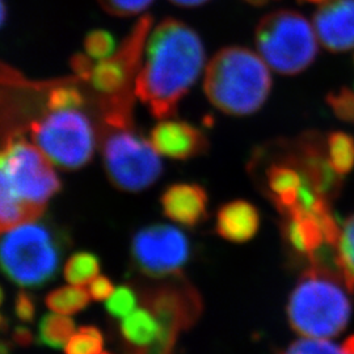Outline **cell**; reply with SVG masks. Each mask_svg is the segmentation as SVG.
Returning <instances> with one entry per match:
<instances>
[{
  "label": "cell",
  "mask_w": 354,
  "mask_h": 354,
  "mask_svg": "<svg viewBox=\"0 0 354 354\" xmlns=\"http://www.w3.org/2000/svg\"><path fill=\"white\" fill-rule=\"evenodd\" d=\"M203 64L205 48L197 32L181 20L167 17L147 38L136 96L155 118H171L197 82Z\"/></svg>",
  "instance_id": "1"
},
{
  "label": "cell",
  "mask_w": 354,
  "mask_h": 354,
  "mask_svg": "<svg viewBox=\"0 0 354 354\" xmlns=\"http://www.w3.org/2000/svg\"><path fill=\"white\" fill-rule=\"evenodd\" d=\"M354 289L339 266L322 256L310 261L288 302L291 328L308 339L335 337L346 327Z\"/></svg>",
  "instance_id": "2"
},
{
  "label": "cell",
  "mask_w": 354,
  "mask_h": 354,
  "mask_svg": "<svg viewBox=\"0 0 354 354\" xmlns=\"http://www.w3.org/2000/svg\"><path fill=\"white\" fill-rule=\"evenodd\" d=\"M203 89L209 102L223 113L248 115L257 112L272 89L264 59L243 46L218 51L207 64Z\"/></svg>",
  "instance_id": "3"
},
{
  "label": "cell",
  "mask_w": 354,
  "mask_h": 354,
  "mask_svg": "<svg viewBox=\"0 0 354 354\" xmlns=\"http://www.w3.org/2000/svg\"><path fill=\"white\" fill-rule=\"evenodd\" d=\"M64 234L37 219L0 238V272L21 288H41L57 276L64 256Z\"/></svg>",
  "instance_id": "4"
},
{
  "label": "cell",
  "mask_w": 354,
  "mask_h": 354,
  "mask_svg": "<svg viewBox=\"0 0 354 354\" xmlns=\"http://www.w3.org/2000/svg\"><path fill=\"white\" fill-rule=\"evenodd\" d=\"M102 163L117 189L137 193L147 189L160 177L163 165L150 140L142 137L134 122L102 125Z\"/></svg>",
  "instance_id": "5"
},
{
  "label": "cell",
  "mask_w": 354,
  "mask_h": 354,
  "mask_svg": "<svg viewBox=\"0 0 354 354\" xmlns=\"http://www.w3.org/2000/svg\"><path fill=\"white\" fill-rule=\"evenodd\" d=\"M152 16H142L113 55L92 62L87 82L97 92L99 111H134L136 79L150 35Z\"/></svg>",
  "instance_id": "6"
},
{
  "label": "cell",
  "mask_w": 354,
  "mask_h": 354,
  "mask_svg": "<svg viewBox=\"0 0 354 354\" xmlns=\"http://www.w3.org/2000/svg\"><path fill=\"white\" fill-rule=\"evenodd\" d=\"M254 41L266 64L282 75H297L317 58L314 28L292 10H277L261 17Z\"/></svg>",
  "instance_id": "7"
},
{
  "label": "cell",
  "mask_w": 354,
  "mask_h": 354,
  "mask_svg": "<svg viewBox=\"0 0 354 354\" xmlns=\"http://www.w3.org/2000/svg\"><path fill=\"white\" fill-rule=\"evenodd\" d=\"M29 136L51 163L64 171L88 165L96 150L97 134L83 109L50 111L32 127Z\"/></svg>",
  "instance_id": "8"
},
{
  "label": "cell",
  "mask_w": 354,
  "mask_h": 354,
  "mask_svg": "<svg viewBox=\"0 0 354 354\" xmlns=\"http://www.w3.org/2000/svg\"><path fill=\"white\" fill-rule=\"evenodd\" d=\"M53 165L32 140L17 138L0 147V172L6 183L21 201L42 213L62 187Z\"/></svg>",
  "instance_id": "9"
},
{
  "label": "cell",
  "mask_w": 354,
  "mask_h": 354,
  "mask_svg": "<svg viewBox=\"0 0 354 354\" xmlns=\"http://www.w3.org/2000/svg\"><path fill=\"white\" fill-rule=\"evenodd\" d=\"M54 80L33 82L0 62V147L26 138L32 127L49 113V91Z\"/></svg>",
  "instance_id": "10"
},
{
  "label": "cell",
  "mask_w": 354,
  "mask_h": 354,
  "mask_svg": "<svg viewBox=\"0 0 354 354\" xmlns=\"http://www.w3.org/2000/svg\"><path fill=\"white\" fill-rule=\"evenodd\" d=\"M130 254L134 266L149 277H178L189 260V241L181 230L155 223L133 236Z\"/></svg>",
  "instance_id": "11"
},
{
  "label": "cell",
  "mask_w": 354,
  "mask_h": 354,
  "mask_svg": "<svg viewBox=\"0 0 354 354\" xmlns=\"http://www.w3.org/2000/svg\"><path fill=\"white\" fill-rule=\"evenodd\" d=\"M304 174L310 187L332 203L340 193L342 178L329 163L327 140L315 131L304 133L291 145L285 155Z\"/></svg>",
  "instance_id": "12"
},
{
  "label": "cell",
  "mask_w": 354,
  "mask_h": 354,
  "mask_svg": "<svg viewBox=\"0 0 354 354\" xmlns=\"http://www.w3.org/2000/svg\"><path fill=\"white\" fill-rule=\"evenodd\" d=\"M150 142L159 155L174 160H188L203 155L209 142L198 127L185 121L162 120L150 134Z\"/></svg>",
  "instance_id": "13"
},
{
  "label": "cell",
  "mask_w": 354,
  "mask_h": 354,
  "mask_svg": "<svg viewBox=\"0 0 354 354\" xmlns=\"http://www.w3.org/2000/svg\"><path fill=\"white\" fill-rule=\"evenodd\" d=\"M314 29L332 53L354 49V0H329L314 15Z\"/></svg>",
  "instance_id": "14"
},
{
  "label": "cell",
  "mask_w": 354,
  "mask_h": 354,
  "mask_svg": "<svg viewBox=\"0 0 354 354\" xmlns=\"http://www.w3.org/2000/svg\"><path fill=\"white\" fill-rule=\"evenodd\" d=\"M307 185L310 184L304 174L282 156L266 168V196L281 214H289L299 207L301 194Z\"/></svg>",
  "instance_id": "15"
},
{
  "label": "cell",
  "mask_w": 354,
  "mask_h": 354,
  "mask_svg": "<svg viewBox=\"0 0 354 354\" xmlns=\"http://www.w3.org/2000/svg\"><path fill=\"white\" fill-rule=\"evenodd\" d=\"M207 194L197 184H174L163 192L160 203L167 218L185 227H196L207 216Z\"/></svg>",
  "instance_id": "16"
},
{
  "label": "cell",
  "mask_w": 354,
  "mask_h": 354,
  "mask_svg": "<svg viewBox=\"0 0 354 354\" xmlns=\"http://www.w3.org/2000/svg\"><path fill=\"white\" fill-rule=\"evenodd\" d=\"M260 227V214L252 203L232 201L223 205L216 214V234L232 243L251 241Z\"/></svg>",
  "instance_id": "17"
},
{
  "label": "cell",
  "mask_w": 354,
  "mask_h": 354,
  "mask_svg": "<svg viewBox=\"0 0 354 354\" xmlns=\"http://www.w3.org/2000/svg\"><path fill=\"white\" fill-rule=\"evenodd\" d=\"M42 212L21 201L0 172V235L23 223L39 219Z\"/></svg>",
  "instance_id": "18"
},
{
  "label": "cell",
  "mask_w": 354,
  "mask_h": 354,
  "mask_svg": "<svg viewBox=\"0 0 354 354\" xmlns=\"http://www.w3.org/2000/svg\"><path fill=\"white\" fill-rule=\"evenodd\" d=\"M75 333V323L71 317L48 314L38 324L37 340L51 349H61Z\"/></svg>",
  "instance_id": "19"
},
{
  "label": "cell",
  "mask_w": 354,
  "mask_h": 354,
  "mask_svg": "<svg viewBox=\"0 0 354 354\" xmlns=\"http://www.w3.org/2000/svg\"><path fill=\"white\" fill-rule=\"evenodd\" d=\"M89 291L84 290L82 286H62L54 289L46 295L45 304L51 311L61 315H74L84 310L91 301Z\"/></svg>",
  "instance_id": "20"
},
{
  "label": "cell",
  "mask_w": 354,
  "mask_h": 354,
  "mask_svg": "<svg viewBox=\"0 0 354 354\" xmlns=\"http://www.w3.org/2000/svg\"><path fill=\"white\" fill-rule=\"evenodd\" d=\"M64 279L71 285L84 286L91 283L100 273V260L88 251L76 252L64 264Z\"/></svg>",
  "instance_id": "21"
},
{
  "label": "cell",
  "mask_w": 354,
  "mask_h": 354,
  "mask_svg": "<svg viewBox=\"0 0 354 354\" xmlns=\"http://www.w3.org/2000/svg\"><path fill=\"white\" fill-rule=\"evenodd\" d=\"M327 153L332 168L344 176L354 168V138L352 136L335 131L327 138Z\"/></svg>",
  "instance_id": "22"
},
{
  "label": "cell",
  "mask_w": 354,
  "mask_h": 354,
  "mask_svg": "<svg viewBox=\"0 0 354 354\" xmlns=\"http://www.w3.org/2000/svg\"><path fill=\"white\" fill-rule=\"evenodd\" d=\"M333 260L349 285L354 289V213L340 227V234L333 247Z\"/></svg>",
  "instance_id": "23"
},
{
  "label": "cell",
  "mask_w": 354,
  "mask_h": 354,
  "mask_svg": "<svg viewBox=\"0 0 354 354\" xmlns=\"http://www.w3.org/2000/svg\"><path fill=\"white\" fill-rule=\"evenodd\" d=\"M66 354H109L104 351V336L96 327H80L64 346Z\"/></svg>",
  "instance_id": "24"
},
{
  "label": "cell",
  "mask_w": 354,
  "mask_h": 354,
  "mask_svg": "<svg viewBox=\"0 0 354 354\" xmlns=\"http://www.w3.org/2000/svg\"><path fill=\"white\" fill-rule=\"evenodd\" d=\"M282 354H354V336L342 344L323 339H304L292 342Z\"/></svg>",
  "instance_id": "25"
},
{
  "label": "cell",
  "mask_w": 354,
  "mask_h": 354,
  "mask_svg": "<svg viewBox=\"0 0 354 354\" xmlns=\"http://www.w3.org/2000/svg\"><path fill=\"white\" fill-rule=\"evenodd\" d=\"M84 50L93 61L106 59L115 51V39L108 30L95 29L84 38Z\"/></svg>",
  "instance_id": "26"
},
{
  "label": "cell",
  "mask_w": 354,
  "mask_h": 354,
  "mask_svg": "<svg viewBox=\"0 0 354 354\" xmlns=\"http://www.w3.org/2000/svg\"><path fill=\"white\" fill-rule=\"evenodd\" d=\"M138 295L130 286H120L106 299V311L112 317L124 319L129 317L137 307Z\"/></svg>",
  "instance_id": "27"
},
{
  "label": "cell",
  "mask_w": 354,
  "mask_h": 354,
  "mask_svg": "<svg viewBox=\"0 0 354 354\" xmlns=\"http://www.w3.org/2000/svg\"><path fill=\"white\" fill-rule=\"evenodd\" d=\"M327 102L337 118L354 124V92L352 89L342 87L330 92L327 96Z\"/></svg>",
  "instance_id": "28"
},
{
  "label": "cell",
  "mask_w": 354,
  "mask_h": 354,
  "mask_svg": "<svg viewBox=\"0 0 354 354\" xmlns=\"http://www.w3.org/2000/svg\"><path fill=\"white\" fill-rule=\"evenodd\" d=\"M102 10L117 17H129L145 12L153 0H97Z\"/></svg>",
  "instance_id": "29"
},
{
  "label": "cell",
  "mask_w": 354,
  "mask_h": 354,
  "mask_svg": "<svg viewBox=\"0 0 354 354\" xmlns=\"http://www.w3.org/2000/svg\"><path fill=\"white\" fill-rule=\"evenodd\" d=\"M15 314L23 322H33L36 315V304L28 292H19L15 301Z\"/></svg>",
  "instance_id": "30"
},
{
  "label": "cell",
  "mask_w": 354,
  "mask_h": 354,
  "mask_svg": "<svg viewBox=\"0 0 354 354\" xmlns=\"http://www.w3.org/2000/svg\"><path fill=\"white\" fill-rule=\"evenodd\" d=\"M114 290L113 282L105 276H97L89 283V295L95 301H106Z\"/></svg>",
  "instance_id": "31"
},
{
  "label": "cell",
  "mask_w": 354,
  "mask_h": 354,
  "mask_svg": "<svg viewBox=\"0 0 354 354\" xmlns=\"http://www.w3.org/2000/svg\"><path fill=\"white\" fill-rule=\"evenodd\" d=\"M33 339V333L26 327H17L13 332V342L20 346H28Z\"/></svg>",
  "instance_id": "32"
},
{
  "label": "cell",
  "mask_w": 354,
  "mask_h": 354,
  "mask_svg": "<svg viewBox=\"0 0 354 354\" xmlns=\"http://www.w3.org/2000/svg\"><path fill=\"white\" fill-rule=\"evenodd\" d=\"M171 3H174L175 6L178 7H184V8H194V7H200L206 4L210 0H169Z\"/></svg>",
  "instance_id": "33"
},
{
  "label": "cell",
  "mask_w": 354,
  "mask_h": 354,
  "mask_svg": "<svg viewBox=\"0 0 354 354\" xmlns=\"http://www.w3.org/2000/svg\"><path fill=\"white\" fill-rule=\"evenodd\" d=\"M7 3L6 0H0V28L4 26L6 23V19H7Z\"/></svg>",
  "instance_id": "34"
},
{
  "label": "cell",
  "mask_w": 354,
  "mask_h": 354,
  "mask_svg": "<svg viewBox=\"0 0 354 354\" xmlns=\"http://www.w3.org/2000/svg\"><path fill=\"white\" fill-rule=\"evenodd\" d=\"M244 1L251 4L253 7H264L266 4H269L272 0H244Z\"/></svg>",
  "instance_id": "35"
},
{
  "label": "cell",
  "mask_w": 354,
  "mask_h": 354,
  "mask_svg": "<svg viewBox=\"0 0 354 354\" xmlns=\"http://www.w3.org/2000/svg\"><path fill=\"white\" fill-rule=\"evenodd\" d=\"M0 354H12V349L7 342H0Z\"/></svg>",
  "instance_id": "36"
},
{
  "label": "cell",
  "mask_w": 354,
  "mask_h": 354,
  "mask_svg": "<svg viewBox=\"0 0 354 354\" xmlns=\"http://www.w3.org/2000/svg\"><path fill=\"white\" fill-rule=\"evenodd\" d=\"M301 3H311V4H323L327 3L329 0H299Z\"/></svg>",
  "instance_id": "37"
},
{
  "label": "cell",
  "mask_w": 354,
  "mask_h": 354,
  "mask_svg": "<svg viewBox=\"0 0 354 354\" xmlns=\"http://www.w3.org/2000/svg\"><path fill=\"white\" fill-rule=\"evenodd\" d=\"M6 328H7V320H6V317L0 314V330Z\"/></svg>",
  "instance_id": "38"
},
{
  "label": "cell",
  "mask_w": 354,
  "mask_h": 354,
  "mask_svg": "<svg viewBox=\"0 0 354 354\" xmlns=\"http://www.w3.org/2000/svg\"><path fill=\"white\" fill-rule=\"evenodd\" d=\"M3 299H4V291H3L1 286H0V304H3Z\"/></svg>",
  "instance_id": "39"
}]
</instances>
